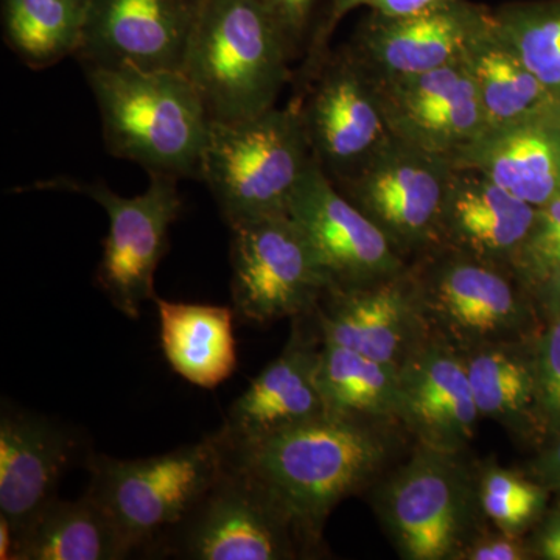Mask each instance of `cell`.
Listing matches in <instances>:
<instances>
[{"label":"cell","instance_id":"4dcf8cb0","mask_svg":"<svg viewBox=\"0 0 560 560\" xmlns=\"http://www.w3.org/2000/svg\"><path fill=\"white\" fill-rule=\"evenodd\" d=\"M512 271L530 294L560 271V197L537 208Z\"/></svg>","mask_w":560,"mask_h":560},{"label":"cell","instance_id":"ba28073f","mask_svg":"<svg viewBox=\"0 0 560 560\" xmlns=\"http://www.w3.org/2000/svg\"><path fill=\"white\" fill-rule=\"evenodd\" d=\"M270 492L232 456L183 522L154 544L151 558L285 560L305 547Z\"/></svg>","mask_w":560,"mask_h":560},{"label":"cell","instance_id":"5bb4252c","mask_svg":"<svg viewBox=\"0 0 560 560\" xmlns=\"http://www.w3.org/2000/svg\"><path fill=\"white\" fill-rule=\"evenodd\" d=\"M202 0H88L79 58L84 69L183 72Z\"/></svg>","mask_w":560,"mask_h":560},{"label":"cell","instance_id":"4fadbf2b","mask_svg":"<svg viewBox=\"0 0 560 560\" xmlns=\"http://www.w3.org/2000/svg\"><path fill=\"white\" fill-rule=\"evenodd\" d=\"M289 213L330 276L331 289L381 282L410 265L401 259L385 234L337 189L316 160L294 191Z\"/></svg>","mask_w":560,"mask_h":560},{"label":"cell","instance_id":"e0dca14e","mask_svg":"<svg viewBox=\"0 0 560 560\" xmlns=\"http://www.w3.org/2000/svg\"><path fill=\"white\" fill-rule=\"evenodd\" d=\"M315 319L324 342L396 368L425 338L427 320L410 265L381 282L330 289Z\"/></svg>","mask_w":560,"mask_h":560},{"label":"cell","instance_id":"4316f807","mask_svg":"<svg viewBox=\"0 0 560 560\" xmlns=\"http://www.w3.org/2000/svg\"><path fill=\"white\" fill-rule=\"evenodd\" d=\"M318 383L327 415L374 422L397 418L399 368L323 341Z\"/></svg>","mask_w":560,"mask_h":560},{"label":"cell","instance_id":"1f68e13d","mask_svg":"<svg viewBox=\"0 0 560 560\" xmlns=\"http://www.w3.org/2000/svg\"><path fill=\"white\" fill-rule=\"evenodd\" d=\"M453 0H330L323 20L316 24L315 31L305 50V61L301 68L300 83L311 79L313 72L318 69L320 62L330 51L329 40L338 24L350 13L359 9H368L370 13L381 14L386 18L411 16L438 9V7L451 3Z\"/></svg>","mask_w":560,"mask_h":560},{"label":"cell","instance_id":"836d02e7","mask_svg":"<svg viewBox=\"0 0 560 560\" xmlns=\"http://www.w3.org/2000/svg\"><path fill=\"white\" fill-rule=\"evenodd\" d=\"M276 14L287 38L290 40L294 58L307 50L315 31V11L319 0H265Z\"/></svg>","mask_w":560,"mask_h":560},{"label":"cell","instance_id":"cb8c5ba5","mask_svg":"<svg viewBox=\"0 0 560 560\" xmlns=\"http://www.w3.org/2000/svg\"><path fill=\"white\" fill-rule=\"evenodd\" d=\"M477 88L486 130L534 120H559L560 105L490 21L464 55Z\"/></svg>","mask_w":560,"mask_h":560},{"label":"cell","instance_id":"9a60e30c","mask_svg":"<svg viewBox=\"0 0 560 560\" xmlns=\"http://www.w3.org/2000/svg\"><path fill=\"white\" fill-rule=\"evenodd\" d=\"M492 21V9L453 0L411 16L370 13L346 46L374 80L397 79L463 60Z\"/></svg>","mask_w":560,"mask_h":560},{"label":"cell","instance_id":"30bf717a","mask_svg":"<svg viewBox=\"0 0 560 560\" xmlns=\"http://www.w3.org/2000/svg\"><path fill=\"white\" fill-rule=\"evenodd\" d=\"M178 180L150 175L149 189L132 198L117 195L105 183L57 179L43 186L79 191L105 209L109 226L95 283L127 318L138 319L143 302L156 298L154 275L171 246L172 224L183 212Z\"/></svg>","mask_w":560,"mask_h":560},{"label":"cell","instance_id":"44dd1931","mask_svg":"<svg viewBox=\"0 0 560 560\" xmlns=\"http://www.w3.org/2000/svg\"><path fill=\"white\" fill-rule=\"evenodd\" d=\"M536 212L537 208L481 173L453 168L442 205L438 246L512 270Z\"/></svg>","mask_w":560,"mask_h":560},{"label":"cell","instance_id":"9c48e42d","mask_svg":"<svg viewBox=\"0 0 560 560\" xmlns=\"http://www.w3.org/2000/svg\"><path fill=\"white\" fill-rule=\"evenodd\" d=\"M234 311L265 324L311 315L334 287L311 242L290 213L230 226Z\"/></svg>","mask_w":560,"mask_h":560},{"label":"cell","instance_id":"ac0fdd59","mask_svg":"<svg viewBox=\"0 0 560 560\" xmlns=\"http://www.w3.org/2000/svg\"><path fill=\"white\" fill-rule=\"evenodd\" d=\"M318 326L294 327L282 353L253 378L228 410L221 433L232 448L327 415L318 383Z\"/></svg>","mask_w":560,"mask_h":560},{"label":"cell","instance_id":"d6986e66","mask_svg":"<svg viewBox=\"0 0 560 560\" xmlns=\"http://www.w3.org/2000/svg\"><path fill=\"white\" fill-rule=\"evenodd\" d=\"M419 444L460 452L474 438L480 412L466 359L448 342L423 338L399 368L397 418Z\"/></svg>","mask_w":560,"mask_h":560},{"label":"cell","instance_id":"2e32d148","mask_svg":"<svg viewBox=\"0 0 560 560\" xmlns=\"http://www.w3.org/2000/svg\"><path fill=\"white\" fill-rule=\"evenodd\" d=\"M374 83L390 136L416 149L451 160L486 130L477 88L464 60Z\"/></svg>","mask_w":560,"mask_h":560},{"label":"cell","instance_id":"484cf974","mask_svg":"<svg viewBox=\"0 0 560 560\" xmlns=\"http://www.w3.org/2000/svg\"><path fill=\"white\" fill-rule=\"evenodd\" d=\"M471 394L480 418L495 420L517 436L540 438L533 353L514 342L480 346L467 352Z\"/></svg>","mask_w":560,"mask_h":560},{"label":"cell","instance_id":"7402d4cb","mask_svg":"<svg viewBox=\"0 0 560 560\" xmlns=\"http://www.w3.org/2000/svg\"><path fill=\"white\" fill-rule=\"evenodd\" d=\"M534 208L560 197V121L534 120L485 130L451 158Z\"/></svg>","mask_w":560,"mask_h":560},{"label":"cell","instance_id":"3957f363","mask_svg":"<svg viewBox=\"0 0 560 560\" xmlns=\"http://www.w3.org/2000/svg\"><path fill=\"white\" fill-rule=\"evenodd\" d=\"M290 40L265 0H202L183 65L210 119L275 108L291 80Z\"/></svg>","mask_w":560,"mask_h":560},{"label":"cell","instance_id":"d590c367","mask_svg":"<svg viewBox=\"0 0 560 560\" xmlns=\"http://www.w3.org/2000/svg\"><path fill=\"white\" fill-rule=\"evenodd\" d=\"M528 475L548 492L560 497V431L541 442L536 458L530 460Z\"/></svg>","mask_w":560,"mask_h":560},{"label":"cell","instance_id":"ffe728a7","mask_svg":"<svg viewBox=\"0 0 560 560\" xmlns=\"http://www.w3.org/2000/svg\"><path fill=\"white\" fill-rule=\"evenodd\" d=\"M79 455V441L44 416L3 408L0 418V518L14 534L51 500Z\"/></svg>","mask_w":560,"mask_h":560},{"label":"cell","instance_id":"74e56055","mask_svg":"<svg viewBox=\"0 0 560 560\" xmlns=\"http://www.w3.org/2000/svg\"><path fill=\"white\" fill-rule=\"evenodd\" d=\"M533 298L545 318L560 316V271L537 287L533 291Z\"/></svg>","mask_w":560,"mask_h":560},{"label":"cell","instance_id":"8992f818","mask_svg":"<svg viewBox=\"0 0 560 560\" xmlns=\"http://www.w3.org/2000/svg\"><path fill=\"white\" fill-rule=\"evenodd\" d=\"M458 455L419 444L375 489V510L401 559L456 560L477 536L478 480Z\"/></svg>","mask_w":560,"mask_h":560},{"label":"cell","instance_id":"f546056e","mask_svg":"<svg viewBox=\"0 0 560 560\" xmlns=\"http://www.w3.org/2000/svg\"><path fill=\"white\" fill-rule=\"evenodd\" d=\"M551 493L529 475L489 466L478 478L482 514L503 533L523 536L548 510Z\"/></svg>","mask_w":560,"mask_h":560},{"label":"cell","instance_id":"603a6c76","mask_svg":"<svg viewBox=\"0 0 560 560\" xmlns=\"http://www.w3.org/2000/svg\"><path fill=\"white\" fill-rule=\"evenodd\" d=\"M161 348L173 371L201 389H215L237 370L234 307L154 298Z\"/></svg>","mask_w":560,"mask_h":560},{"label":"cell","instance_id":"83f0119b","mask_svg":"<svg viewBox=\"0 0 560 560\" xmlns=\"http://www.w3.org/2000/svg\"><path fill=\"white\" fill-rule=\"evenodd\" d=\"M3 38L27 68H51L79 54L88 0H2Z\"/></svg>","mask_w":560,"mask_h":560},{"label":"cell","instance_id":"277c9868","mask_svg":"<svg viewBox=\"0 0 560 560\" xmlns=\"http://www.w3.org/2000/svg\"><path fill=\"white\" fill-rule=\"evenodd\" d=\"M313 153L298 106L234 121H210L201 179L228 226L289 213Z\"/></svg>","mask_w":560,"mask_h":560},{"label":"cell","instance_id":"8fae6325","mask_svg":"<svg viewBox=\"0 0 560 560\" xmlns=\"http://www.w3.org/2000/svg\"><path fill=\"white\" fill-rule=\"evenodd\" d=\"M452 172L448 158L393 138L334 184L410 264L440 245L442 205Z\"/></svg>","mask_w":560,"mask_h":560},{"label":"cell","instance_id":"6da1fadb","mask_svg":"<svg viewBox=\"0 0 560 560\" xmlns=\"http://www.w3.org/2000/svg\"><path fill=\"white\" fill-rule=\"evenodd\" d=\"M231 451L308 545L342 500L381 474L389 441L374 420L324 415Z\"/></svg>","mask_w":560,"mask_h":560},{"label":"cell","instance_id":"7a4b0ae2","mask_svg":"<svg viewBox=\"0 0 560 560\" xmlns=\"http://www.w3.org/2000/svg\"><path fill=\"white\" fill-rule=\"evenodd\" d=\"M84 70L113 156L135 162L149 175L201 179L212 119L180 70Z\"/></svg>","mask_w":560,"mask_h":560},{"label":"cell","instance_id":"f1b7e54d","mask_svg":"<svg viewBox=\"0 0 560 560\" xmlns=\"http://www.w3.org/2000/svg\"><path fill=\"white\" fill-rule=\"evenodd\" d=\"M493 27L560 105V0H518L492 9Z\"/></svg>","mask_w":560,"mask_h":560},{"label":"cell","instance_id":"5b68a950","mask_svg":"<svg viewBox=\"0 0 560 560\" xmlns=\"http://www.w3.org/2000/svg\"><path fill=\"white\" fill-rule=\"evenodd\" d=\"M231 458L221 430L195 444L140 459L88 456L86 492L116 523L135 555H149L164 534L187 517Z\"/></svg>","mask_w":560,"mask_h":560},{"label":"cell","instance_id":"e575fe53","mask_svg":"<svg viewBox=\"0 0 560 560\" xmlns=\"http://www.w3.org/2000/svg\"><path fill=\"white\" fill-rule=\"evenodd\" d=\"M534 559L529 541L523 536L503 533L477 534L463 548L456 560H528Z\"/></svg>","mask_w":560,"mask_h":560},{"label":"cell","instance_id":"d6a6232c","mask_svg":"<svg viewBox=\"0 0 560 560\" xmlns=\"http://www.w3.org/2000/svg\"><path fill=\"white\" fill-rule=\"evenodd\" d=\"M541 442L560 431V316L547 318L530 341Z\"/></svg>","mask_w":560,"mask_h":560},{"label":"cell","instance_id":"7c38bea8","mask_svg":"<svg viewBox=\"0 0 560 560\" xmlns=\"http://www.w3.org/2000/svg\"><path fill=\"white\" fill-rule=\"evenodd\" d=\"M302 90L294 105L313 156L331 180L355 172L393 139L374 80L346 44L327 54Z\"/></svg>","mask_w":560,"mask_h":560},{"label":"cell","instance_id":"8d00e7d4","mask_svg":"<svg viewBox=\"0 0 560 560\" xmlns=\"http://www.w3.org/2000/svg\"><path fill=\"white\" fill-rule=\"evenodd\" d=\"M528 541L534 559L560 560V503L548 508Z\"/></svg>","mask_w":560,"mask_h":560},{"label":"cell","instance_id":"d4e9b609","mask_svg":"<svg viewBox=\"0 0 560 560\" xmlns=\"http://www.w3.org/2000/svg\"><path fill=\"white\" fill-rule=\"evenodd\" d=\"M130 547L90 493L54 499L16 534L10 560H124Z\"/></svg>","mask_w":560,"mask_h":560},{"label":"cell","instance_id":"52a82bcc","mask_svg":"<svg viewBox=\"0 0 560 560\" xmlns=\"http://www.w3.org/2000/svg\"><path fill=\"white\" fill-rule=\"evenodd\" d=\"M427 324L467 350L514 342L533 329L537 308L511 268L436 246L410 264Z\"/></svg>","mask_w":560,"mask_h":560}]
</instances>
